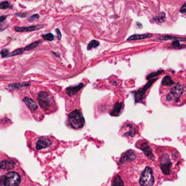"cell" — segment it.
Listing matches in <instances>:
<instances>
[{"label": "cell", "instance_id": "obj_4", "mask_svg": "<svg viewBox=\"0 0 186 186\" xmlns=\"http://www.w3.org/2000/svg\"><path fill=\"white\" fill-rule=\"evenodd\" d=\"M184 91V88L181 84H177L173 87L166 95V100L168 102H178Z\"/></svg>", "mask_w": 186, "mask_h": 186}, {"label": "cell", "instance_id": "obj_2", "mask_svg": "<svg viewBox=\"0 0 186 186\" xmlns=\"http://www.w3.org/2000/svg\"><path fill=\"white\" fill-rule=\"evenodd\" d=\"M69 122L72 128L76 130L82 128L85 122L82 114L77 109L74 110L69 114Z\"/></svg>", "mask_w": 186, "mask_h": 186}, {"label": "cell", "instance_id": "obj_15", "mask_svg": "<svg viewBox=\"0 0 186 186\" xmlns=\"http://www.w3.org/2000/svg\"><path fill=\"white\" fill-rule=\"evenodd\" d=\"M152 37L151 34H135L132 35L127 39V40H142L146 38H149Z\"/></svg>", "mask_w": 186, "mask_h": 186}, {"label": "cell", "instance_id": "obj_22", "mask_svg": "<svg viewBox=\"0 0 186 186\" xmlns=\"http://www.w3.org/2000/svg\"><path fill=\"white\" fill-rule=\"evenodd\" d=\"M99 44H100L99 42L97 41V40H91L90 43L88 44L87 49L88 50H89L93 48H96L99 45Z\"/></svg>", "mask_w": 186, "mask_h": 186}, {"label": "cell", "instance_id": "obj_26", "mask_svg": "<svg viewBox=\"0 0 186 186\" xmlns=\"http://www.w3.org/2000/svg\"><path fill=\"white\" fill-rule=\"evenodd\" d=\"M163 71V70H161V71L159 70V71H158L153 72V73H150V74H149L148 75V76H147V77H146V79L147 80H150L151 78H153V77L158 76V75H159L160 74H161Z\"/></svg>", "mask_w": 186, "mask_h": 186}, {"label": "cell", "instance_id": "obj_34", "mask_svg": "<svg viewBox=\"0 0 186 186\" xmlns=\"http://www.w3.org/2000/svg\"><path fill=\"white\" fill-rule=\"evenodd\" d=\"M7 18V16H0V22H2L4 21Z\"/></svg>", "mask_w": 186, "mask_h": 186}, {"label": "cell", "instance_id": "obj_1", "mask_svg": "<svg viewBox=\"0 0 186 186\" xmlns=\"http://www.w3.org/2000/svg\"><path fill=\"white\" fill-rule=\"evenodd\" d=\"M37 99L39 105L45 110H50L55 106L53 97L45 91H41L38 93Z\"/></svg>", "mask_w": 186, "mask_h": 186}, {"label": "cell", "instance_id": "obj_20", "mask_svg": "<svg viewBox=\"0 0 186 186\" xmlns=\"http://www.w3.org/2000/svg\"><path fill=\"white\" fill-rule=\"evenodd\" d=\"M42 41L41 40H38V41H36L33 43L31 44L30 45H28L27 46H26V47L24 48L25 51H29V50H32L33 49H34L35 48L38 46L40 44Z\"/></svg>", "mask_w": 186, "mask_h": 186}, {"label": "cell", "instance_id": "obj_10", "mask_svg": "<svg viewBox=\"0 0 186 186\" xmlns=\"http://www.w3.org/2000/svg\"><path fill=\"white\" fill-rule=\"evenodd\" d=\"M15 163L12 160H5L0 163V168L5 170H11L14 169Z\"/></svg>", "mask_w": 186, "mask_h": 186}, {"label": "cell", "instance_id": "obj_30", "mask_svg": "<svg viewBox=\"0 0 186 186\" xmlns=\"http://www.w3.org/2000/svg\"><path fill=\"white\" fill-rule=\"evenodd\" d=\"M179 12L181 13H186V3H184V4L182 5L180 10H179Z\"/></svg>", "mask_w": 186, "mask_h": 186}, {"label": "cell", "instance_id": "obj_12", "mask_svg": "<svg viewBox=\"0 0 186 186\" xmlns=\"http://www.w3.org/2000/svg\"><path fill=\"white\" fill-rule=\"evenodd\" d=\"M24 102L26 104L28 108L32 111L36 110L38 109V106L34 101L28 97H25L23 99Z\"/></svg>", "mask_w": 186, "mask_h": 186}, {"label": "cell", "instance_id": "obj_14", "mask_svg": "<svg viewBox=\"0 0 186 186\" xmlns=\"http://www.w3.org/2000/svg\"><path fill=\"white\" fill-rule=\"evenodd\" d=\"M30 86V83H16L11 84L8 87L9 89L12 90H19L23 89V88L27 87Z\"/></svg>", "mask_w": 186, "mask_h": 186}, {"label": "cell", "instance_id": "obj_24", "mask_svg": "<svg viewBox=\"0 0 186 186\" xmlns=\"http://www.w3.org/2000/svg\"><path fill=\"white\" fill-rule=\"evenodd\" d=\"M12 6L10 5L8 1H4L0 3V9H12Z\"/></svg>", "mask_w": 186, "mask_h": 186}, {"label": "cell", "instance_id": "obj_6", "mask_svg": "<svg viewBox=\"0 0 186 186\" xmlns=\"http://www.w3.org/2000/svg\"><path fill=\"white\" fill-rule=\"evenodd\" d=\"M158 78L151 80L148 82V83H146V84L142 88V89L139 90L137 91V92L135 94V101L136 102H142L143 100V98L144 96V95L146 93V91L148 90L149 88H150V87L152 86V84Z\"/></svg>", "mask_w": 186, "mask_h": 186}, {"label": "cell", "instance_id": "obj_16", "mask_svg": "<svg viewBox=\"0 0 186 186\" xmlns=\"http://www.w3.org/2000/svg\"><path fill=\"white\" fill-rule=\"evenodd\" d=\"M140 149L144 152L145 155L147 156H148L150 158L152 159V157H153V155L152 153L151 150L150 148V147L148 144L146 143L142 144L140 145Z\"/></svg>", "mask_w": 186, "mask_h": 186}, {"label": "cell", "instance_id": "obj_29", "mask_svg": "<svg viewBox=\"0 0 186 186\" xmlns=\"http://www.w3.org/2000/svg\"><path fill=\"white\" fill-rule=\"evenodd\" d=\"M171 45H172V46H173L174 47H176V48H179V46H181L180 44H179V41L178 40H175L174 42H172Z\"/></svg>", "mask_w": 186, "mask_h": 186}, {"label": "cell", "instance_id": "obj_19", "mask_svg": "<svg viewBox=\"0 0 186 186\" xmlns=\"http://www.w3.org/2000/svg\"><path fill=\"white\" fill-rule=\"evenodd\" d=\"M112 186H124L123 182L119 175H116L114 178Z\"/></svg>", "mask_w": 186, "mask_h": 186}, {"label": "cell", "instance_id": "obj_27", "mask_svg": "<svg viewBox=\"0 0 186 186\" xmlns=\"http://www.w3.org/2000/svg\"><path fill=\"white\" fill-rule=\"evenodd\" d=\"M39 18V15L38 14H34L33 15L31 16V17H29L27 20L29 22H33L34 21L36 20H38Z\"/></svg>", "mask_w": 186, "mask_h": 186}, {"label": "cell", "instance_id": "obj_23", "mask_svg": "<svg viewBox=\"0 0 186 186\" xmlns=\"http://www.w3.org/2000/svg\"><path fill=\"white\" fill-rule=\"evenodd\" d=\"M24 51H25L24 48H19V49H17V50H16L14 51L13 52H11V53H10L9 54L8 57L15 56V55H16L21 54L24 53Z\"/></svg>", "mask_w": 186, "mask_h": 186}, {"label": "cell", "instance_id": "obj_32", "mask_svg": "<svg viewBox=\"0 0 186 186\" xmlns=\"http://www.w3.org/2000/svg\"><path fill=\"white\" fill-rule=\"evenodd\" d=\"M15 15L18 16L20 18H24V17H25V16H26V15H27L25 14V13H18V14H15Z\"/></svg>", "mask_w": 186, "mask_h": 186}, {"label": "cell", "instance_id": "obj_17", "mask_svg": "<svg viewBox=\"0 0 186 186\" xmlns=\"http://www.w3.org/2000/svg\"><path fill=\"white\" fill-rule=\"evenodd\" d=\"M122 107V104L121 103L116 102L114 106L113 109L110 112V115L112 116H118L121 110Z\"/></svg>", "mask_w": 186, "mask_h": 186}, {"label": "cell", "instance_id": "obj_7", "mask_svg": "<svg viewBox=\"0 0 186 186\" xmlns=\"http://www.w3.org/2000/svg\"><path fill=\"white\" fill-rule=\"evenodd\" d=\"M53 144L52 140L47 137H42L39 139L36 143L35 148L37 150H41L50 148Z\"/></svg>", "mask_w": 186, "mask_h": 186}, {"label": "cell", "instance_id": "obj_25", "mask_svg": "<svg viewBox=\"0 0 186 186\" xmlns=\"http://www.w3.org/2000/svg\"><path fill=\"white\" fill-rule=\"evenodd\" d=\"M42 38H43L44 40L47 41H52L54 39V36L51 33H47L46 34H44L42 35Z\"/></svg>", "mask_w": 186, "mask_h": 186}, {"label": "cell", "instance_id": "obj_3", "mask_svg": "<svg viewBox=\"0 0 186 186\" xmlns=\"http://www.w3.org/2000/svg\"><path fill=\"white\" fill-rule=\"evenodd\" d=\"M21 178L17 172H8L5 176L0 178V183L5 186H18L20 183Z\"/></svg>", "mask_w": 186, "mask_h": 186}, {"label": "cell", "instance_id": "obj_21", "mask_svg": "<svg viewBox=\"0 0 186 186\" xmlns=\"http://www.w3.org/2000/svg\"><path fill=\"white\" fill-rule=\"evenodd\" d=\"M165 18V14L164 13L162 12L160 13V14L157 16H156V17L153 18V19L156 22L161 23V22H164Z\"/></svg>", "mask_w": 186, "mask_h": 186}, {"label": "cell", "instance_id": "obj_31", "mask_svg": "<svg viewBox=\"0 0 186 186\" xmlns=\"http://www.w3.org/2000/svg\"><path fill=\"white\" fill-rule=\"evenodd\" d=\"M56 33H57V37L58 38V39H61V32L60 31V30L59 29L57 28L56 29Z\"/></svg>", "mask_w": 186, "mask_h": 186}, {"label": "cell", "instance_id": "obj_11", "mask_svg": "<svg viewBox=\"0 0 186 186\" xmlns=\"http://www.w3.org/2000/svg\"><path fill=\"white\" fill-rule=\"evenodd\" d=\"M136 155L135 152H134L133 150H130L123 153V155L122 156L121 159L120 161L123 162H131L132 161H133V160L136 158Z\"/></svg>", "mask_w": 186, "mask_h": 186}, {"label": "cell", "instance_id": "obj_18", "mask_svg": "<svg viewBox=\"0 0 186 186\" xmlns=\"http://www.w3.org/2000/svg\"><path fill=\"white\" fill-rule=\"evenodd\" d=\"M174 84V82L172 81L170 76H166L163 78L162 84L164 86H170Z\"/></svg>", "mask_w": 186, "mask_h": 186}, {"label": "cell", "instance_id": "obj_5", "mask_svg": "<svg viewBox=\"0 0 186 186\" xmlns=\"http://www.w3.org/2000/svg\"><path fill=\"white\" fill-rule=\"evenodd\" d=\"M139 183L142 186H152L153 185L154 177L151 168L146 167L143 171Z\"/></svg>", "mask_w": 186, "mask_h": 186}, {"label": "cell", "instance_id": "obj_9", "mask_svg": "<svg viewBox=\"0 0 186 186\" xmlns=\"http://www.w3.org/2000/svg\"><path fill=\"white\" fill-rule=\"evenodd\" d=\"M44 27V25H33L31 26H28V27H15V30L16 32H29V31H34L39 30Z\"/></svg>", "mask_w": 186, "mask_h": 186}, {"label": "cell", "instance_id": "obj_13", "mask_svg": "<svg viewBox=\"0 0 186 186\" xmlns=\"http://www.w3.org/2000/svg\"><path fill=\"white\" fill-rule=\"evenodd\" d=\"M83 86L84 84L83 83H81L77 86L69 87L67 88L66 89L67 93L69 96H73L74 95H75L76 93H77L83 87Z\"/></svg>", "mask_w": 186, "mask_h": 186}, {"label": "cell", "instance_id": "obj_28", "mask_svg": "<svg viewBox=\"0 0 186 186\" xmlns=\"http://www.w3.org/2000/svg\"><path fill=\"white\" fill-rule=\"evenodd\" d=\"M9 53V51L7 49H3L1 51V55L2 57H7L8 56Z\"/></svg>", "mask_w": 186, "mask_h": 186}, {"label": "cell", "instance_id": "obj_8", "mask_svg": "<svg viewBox=\"0 0 186 186\" xmlns=\"http://www.w3.org/2000/svg\"><path fill=\"white\" fill-rule=\"evenodd\" d=\"M171 163L170 161V159L167 155H164L162 156L161 162V168L162 171L165 175H168L170 173V169Z\"/></svg>", "mask_w": 186, "mask_h": 186}, {"label": "cell", "instance_id": "obj_33", "mask_svg": "<svg viewBox=\"0 0 186 186\" xmlns=\"http://www.w3.org/2000/svg\"><path fill=\"white\" fill-rule=\"evenodd\" d=\"M7 27H8V26H5L4 24H0V32L4 30V29H6Z\"/></svg>", "mask_w": 186, "mask_h": 186}]
</instances>
